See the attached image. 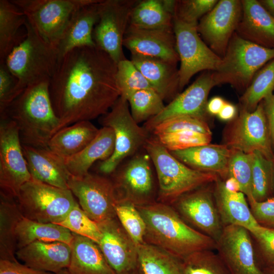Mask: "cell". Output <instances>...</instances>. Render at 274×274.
<instances>
[{
    "mask_svg": "<svg viewBox=\"0 0 274 274\" xmlns=\"http://www.w3.org/2000/svg\"><path fill=\"white\" fill-rule=\"evenodd\" d=\"M100 1L80 8L73 15L56 46L59 60L74 49L96 46L92 33L98 19L97 4Z\"/></svg>",
    "mask_w": 274,
    "mask_h": 274,
    "instance_id": "obj_27",
    "label": "cell"
},
{
    "mask_svg": "<svg viewBox=\"0 0 274 274\" xmlns=\"http://www.w3.org/2000/svg\"><path fill=\"white\" fill-rule=\"evenodd\" d=\"M197 24L186 22L173 16V30L180 61V90L198 72L216 71L221 61V58L202 40Z\"/></svg>",
    "mask_w": 274,
    "mask_h": 274,
    "instance_id": "obj_10",
    "label": "cell"
},
{
    "mask_svg": "<svg viewBox=\"0 0 274 274\" xmlns=\"http://www.w3.org/2000/svg\"><path fill=\"white\" fill-rule=\"evenodd\" d=\"M26 17L11 1L0 0V62L4 61L12 51L25 38Z\"/></svg>",
    "mask_w": 274,
    "mask_h": 274,
    "instance_id": "obj_32",
    "label": "cell"
},
{
    "mask_svg": "<svg viewBox=\"0 0 274 274\" xmlns=\"http://www.w3.org/2000/svg\"><path fill=\"white\" fill-rule=\"evenodd\" d=\"M214 196L223 226L237 225L249 231L260 226L251 211L246 195L241 191L226 188L218 177L213 183Z\"/></svg>",
    "mask_w": 274,
    "mask_h": 274,
    "instance_id": "obj_25",
    "label": "cell"
},
{
    "mask_svg": "<svg viewBox=\"0 0 274 274\" xmlns=\"http://www.w3.org/2000/svg\"><path fill=\"white\" fill-rule=\"evenodd\" d=\"M0 274H54L31 268L17 261L0 260Z\"/></svg>",
    "mask_w": 274,
    "mask_h": 274,
    "instance_id": "obj_51",
    "label": "cell"
},
{
    "mask_svg": "<svg viewBox=\"0 0 274 274\" xmlns=\"http://www.w3.org/2000/svg\"><path fill=\"white\" fill-rule=\"evenodd\" d=\"M16 256L31 268L56 274L68 267L71 247L63 242L35 241L18 249Z\"/></svg>",
    "mask_w": 274,
    "mask_h": 274,
    "instance_id": "obj_22",
    "label": "cell"
},
{
    "mask_svg": "<svg viewBox=\"0 0 274 274\" xmlns=\"http://www.w3.org/2000/svg\"><path fill=\"white\" fill-rule=\"evenodd\" d=\"M116 217L137 246L145 243L146 224L136 206L132 202L118 199Z\"/></svg>",
    "mask_w": 274,
    "mask_h": 274,
    "instance_id": "obj_41",
    "label": "cell"
},
{
    "mask_svg": "<svg viewBox=\"0 0 274 274\" xmlns=\"http://www.w3.org/2000/svg\"><path fill=\"white\" fill-rule=\"evenodd\" d=\"M274 90V59L260 68L254 75L250 85L240 98L241 108L249 112L273 93Z\"/></svg>",
    "mask_w": 274,
    "mask_h": 274,
    "instance_id": "obj_37",
    "label": "cell"
},
{
    "mask_svg": "<svg viewBox=\"0 0 274 274\" xmlns=\"http://www.w3.org/2000/svg\"><path fill=\"white\" fill-rule=\"evenodd\" d=\"M215 251L231 274H264L251 232L242 226H224L216 242Z\"/></svg>",
    "mask_w": 274,
    "mask_h": 274,
    "instance_id": "obj_17",
    "label": "cell"
},
{
    "mask_svg": "<svg viewBox=\"0 0 274 274\" xmlns=\"http://www.w3.org/2000/svg\"><path fill=\"white\" fill-rule=\"evenodd\" d=\"M127 101L131 116L138 124L157 116L165 106L162 98L153 89L139 90L131 94Z\"/></svg>",
    "mask_w": 274,
    "mask_h": 274,
    "instance_id": "obj_39",
    "label": "cell"
},
{
    "mask_svg": "<svg viewBox=\"0 0 274 274\" xmlns=\"http://www.w3.org/2000/svg\"><path fill=\"white\" fill-rule=\"evenodd\" d=\"M263 271L264 274H274V265L264 268Z\"/></svg>",
    "mask_w": 274,
    "mask_h": 274,
    "instance_id": "obj_57",
    "label": "cell"
},
{
    "mask_svg": "<svg viewBox=\"0 0 274 274\" xmlns=\"http://www.w3.org/2000/svg\"><path fill=\"white\" fill-rule=\"evenodd\" d=\"M169 151L185 150L210 144L212 135L192 131H181L152 135Z\"/></svg>",
    "mask_w": 274,
    "mask_h": 274,
    "instance_id": "obj_45",
    "label": "cell"
},
{
    "mask_svg": "<svg viewBox=\"0 0 274 274\" xmlns=\"http://www.w3.org/2000/svg\"><path fill=\"white\" fill-rule=\"evenodd\" d=\"M73 235L67 268L71 274H116L97 243L88 238Z\"/></svg>",
    "mask_w": 274,
    "mask_h": 274,
    "instance_id": "obj_30",
    "label": "cell"
},
{
    "mask_svg": "<svg viewBox=\"0 0 274 274\" xmlns=\"http://www.w3.org/2000/svg\"><path fill=\"white\" fill-rule=\"evenodd\" d=\"M137 274H184L182 260L153 245L138 246Z\"/></svg>",
    "mask_w": 274,
    "mask_h": 274,
    "instance_id": "obj_34",
    "label": "cell"
},
{
    "mask_svg": "<svg viewBox=\"0 0 274 274\" xmlns=\"http://www.w3.org/2000/svg\"><path fill=\"white\" fill-rule=\"evenodd\" d=\"M123 45L131 55L159 58L175 64L179 61L173 28L145 29L129 25Z\"/></svg>",
    "mask_w": 274,
    "mask_h": 274,
    "instance_id": "obj_21",
    "label": "cell"
},
{
    "mask_svg": "<svg viewBox=\"0 0 274 274\" xmlns=\"http://www.w3.org/2000/svg\"><path fill=\"white\" fill-rule=\"evenodd\" d=\"M138 1L100 0L98 19L93 30L96 46L106 52L117 64L126 59L123 41L132 10Z\"/></svg>",
    "mask_w": 274,
    "mask_h": 274,
    "instance_id": "obj_11",
    "label": "cell"
},
{
    "mask_svg": "<svg viewBox=\"0 0 274 274\" xmlns=\"http://www.w3.org/2000/svg\"><path fill=\"white\" fill-rule=\"evenodd\" d=\"M24 39L9 54L5 63L22 89L50 80L59 61L57 48L43 39L26 20Z\"/></svg>",
    "mask_w": 274,
    "mask_h": 274,
    "instance_id": "obj_5",
    "label": "cell"
},
{
    "mask_svg": "<svg viewBox=\"0 0 274 274\" xmlns=\"http://www.w3.org/2000/svg\"><path fill=\"white\" fill-rule=\"evenodd\" d=\"M97 224L100 231L97 244L116 273L127 274L135 270L138 246L117 217Z\"/></svg>",
    "mask_w": 274,
    "mask_h": 274,
    "instance_id": "obj_20",
    "label": "cell"
},
{
    "mask_svg": "<svg viewBox=\"0 0 274 274\" xmlns=\"http://www.w3.org/2000/svg\"><path fill=\"white\" fill-rule=\"evenodd\" d=\"M218 2L217 0L177 1L173 16L186 22L198 23V20L209 12Z\"/></svg>",
    "mask_w": 274,
    "mask_h": 274,
    "instance_id": "obj_48",
    "label": "cell"
},
{
    "mask_svg": "<svg viewBox=\"0 0 274 274\" xmlns=\"http://www.w3.org/2000/svg\"><path fill=\"white\" fill-rule=\"evenodd\" d=\"M96 0H12L46 41L56 47L73 15Z\"/></svg>",
    "mask_w": 274,
    "mask_h": 274,
    "instance_id": "obj_9",
    "label": "cell"
},
{
    "mask_svg": "<svg viewBox=\"0 0 274 274\" xmlns=\"http://www.w3.org/2000/svg\"><path fill=\"white\" fill-rule=\"evenodd\" d=\"M242 11L241 1L221 0L198 22L197 30L204 42L221 58L236 30Z\"/></svg>",
    "mask_w": 274,
    "mask_h": 274,
    "instance_id": "obj_18",
    "label": "cell"
},
{
    "mask_svg": "<svg viewBox=\"0 0 274 274\" xmlns=\"http://www.w3.org/2000/svg\"><path fill=\"white\" fill-rule=\"evenodd\" d=\"M127 274H137V273L136 272L135 270H134L131 272H129L128 273H127Z\"/></svg>",
    "mask_w": 274,
    "mask_h": 274,
    "instance_id": "obj_60",
    "label": "cell"
},
{
    "mask_svg": "<svg viewBox=\"0 0 274 274\" xmlns=\"http://www.w3.org/2000/svg\"><path fill=\"white\" fill-rule=\"evenodd\" d=\"M241 2L242 16L235 32L246 40L274 49V18L259 1Z\"/></svg>",
    "mask_w": 274,
    "mask_h": 274,
    "instance_id": "obj_24",
    "label": "cell"
},
{
    "mask_svg": "<svg viewBox=\"0 0 274 274\" xmlns=\"http://www.w3.org/2000/svg\"><path fill=\"white\" fill-rule=\"evenodd\" d=\"M117 64L116 78L120 96L127 100L131 94L139 90L153 89L131 60L126 58Z\"/></svg>",
    "mask_w": 274,
    "mask_h": 274,
    "instance_id": "obj_42",
    "label": "cell"
},
{
    "mask_svg": "<svg viewBox=\"0 0 274 274\" xmlns=\"http://www.w3.org/2000/svg\"><path fill=\"white\" fill-rule=\"evenodd\" d=\"M228 167V178H233L238 183L240 191L247 197V200L252 196V158L251 154L232 150Z\"/></svg>",
    "mask_w": 274,
    "mask_h": 274,
    "instance_id": "obj_43",
    "label": "cell"
},
{
    "mask_svg": "<svg viewBox=\"0 0 274 274\" xmlns=\"http://www.w3.org/2000/svg\"><path fill=\"white\" fill-rule=\"evenodd\" d=\"M226 101L220 96L212 98L207 105V113L211 115H217L221 110Z\"/></svg>",
    "mask_w": 274,
    "mask_h": 274,
    "instance_id": "obj_54",
    "label": "cell"
},
{
    "mask_svg": "<svg viewBox=\"0 0 274 274\" xmlns=\"http://www.w3.org/2000/svg\"><path fill=\"white\" fill-rule=\"evenodd\" d=\"M236 107L233 104L226 101L217 116L222 121H231L236 117Z\"/></svg>",
    "mask_w": 274,
    "mask_h": 274,
    "instance_id": "obj_53",
    "label": "cell"
},
{
    "mask_svg": "<svg viewBox=\"0 0 274 274\" xmlns=\"http://www.w3.org/2000/svg\"><path fill=\"white\" fill-rule=\"evenodd\" d=\"M260 267L274 265V229L259 226L250 231Z\"/></svg>",
    "mask_w": 274,
    "mask_h": 274,
    "instance_id": "obj_46",
    "label": "cell"
},
{
    "mask_svg": "<svg viewBox=\"0 0 274 274\" xmlns=\"http://www.w3.org/2000/svg\"><path fill=\"white\" fill-rule=\"evenodd\" d=\"M23 217L16 198L0 192L1 259L17 261L16 229Z\"/></svg>",
    "mask_w": 274,
    "mask_h": 274,
    "instance_id": "obj_35",
    "label": "cell"
},
{
    "mask_svg": "<svg viewBox=\"0 0 274 274\" xmlns=\"http://www.w3.org/2000/svg\"><path fill=\"white\" fill-rule=\"evenodd\" d=\"M136 207L146 224L145 242L181 260L198 251L215 250V241L191 227L173 207L154 201Z\"/></svg>",
    "mask_w": 274,
    "mask_h": 274,
    "instance_id": "obj_2",
    "label": "cell"
},
{
    "mask_svg": "<svg viewBox=\"0 0 274 274\" xmlns=\"http://www.w3.org/2000/svg\"><path fill=\"white\" fill-rule=\"evenodd\" d=\"M184 274H231L214 250L194 252L182 260Z\"/></svg>",
    "mask_w": 274,
    "mask_h": 274,
    "instance_id": "obj_40",
    "label": "cell"
},
{
    "mask_svg": "<svg viewBox=\"0 0 274 274\" xmlns=\"http://www.w3.org/2000/svg\"><path fill=\"white\" fill-rule=\"evenodd\" d=\"M263 102L271 143L274 149V93L265 98Z\"/></svg>",
    "mask_w": 274,
    "mask_h": 274,
    "instance_id": "obj_52",
    "label": "cell"
},
{
    "mask_svg": "<svg viewBox=\"0 0 274 274\" xmlns=\"http://www.w3.org/2000/svg\"><path fill=\"white\" fill-rule=\"evenodd\" d=\"M232 150L226 145L207 144L185 150L169 151L189 167L227 179L229 161Z\"/></svg>",
    "mask_w": 274,
    "mask_h": 274,
    "instance_id": "obj_26",
    "label": "cell"
},
{
    "mask_svg": "<svg viewBox=\"0 0 274 274\" xmlns=\"http://www.w3.org/2000/svg\"><path fill=\"white\" fill-rule=\"evenodd\" d=\"M115 136L112 128L102 126L94 139L82 151L64 159L71 175L81 177L89 173L91 166L96 161H105L114 152Z\"/></svg>",
    "mask_w": 274,
    "mask_h": 274,
    "instance_id": "obj_29",
    "label": "cell"
},
{
    "mask_svg": "<svg viewBox=\"0 0 274 274\" xmlns=\"http://www.w3.org/2000/svg\"><path fill=\"white\" fill-rule=\"evenodd\" d=\"M152 165L151 158L145 150L143 152L140 150L122 162L112 174L113 179L111 180L117 199L130 201L136 206L154 202Z\"/></svg>",
    "mask_w": 274,
    "mask_h": 274,
    "instance_id": "obj_14",
    "label": "cell"
},
{
    "mask_svg": "<svg viewBox=\"0 0 274 274\" xmlns=\"http://www.w3.org/2000/svg\"><path fill=\"white\" fill-rule=\"evenodd\" d=\"M151 158L157 177L158 200L172 204L183 194L214 182L217 175L198 171L174 157L154 138L150 136L144 146Z\"/></svg>",
    "mask_w": 274,
    "mask_h": 274,
    "instance_id": "obj_4",
    "label": "cell"
},
{
    "mask_svg": "<svg viewBox=\"0 0 274 274\" xmlns=\"http://www.w3.org/2000/svg\"><path fill=\"white\" fill-rule=\"evenodd\" d=\"M24 90L18 79L9 71L5 62H0V114Z\"/></svg>",
    "mask_w": 274,
    "mask_h": 274,
    "instance_id": "obj_49",
    "label": "cell"
},
{
    "mask_svg": "<svg viewBox=\"0 0 274 274\" xmlns=\"http://www.w3.org/2000/svg\"><path fill=\"white\" fill-rule=\"evenodd\" d=\"M99 129L90 121L76 122L56 132L48 147L64 159L82 151L96 136Z\"/></svg>",
    "mask_w": 274,
    "mask_h": 274,
    "instance_id": "obj_31",
    "label": "cell"
},
{
    "mask_svg": "<svg viewBox=\"0 0 274 274\" xmlns=\"http://www.w3.org/2000/svg\"><path fill=\"white\" fill-rule=\"evenodd\" d=\"M67 184L91 219L99 223L116 218L117 197L111 180L89 173L81 177L71 175Z\"/></svg>",
    "mask_w": 274,
    "mask_h": 274,
    "instance_id": "obj_15",
    "label": "cell"
},
{
    "mask_svg": "<svg viewBox=\"0 0 274 274\" xmlns=\"http://www.w3.org/2000/svg\"><path fill=\"white\" fill-rule=\"evenodd\" d=\"M117 64L96 46L74 49L59 60L49 93L59 129L107 113L121 96Z\"/></svg>",
    "mask_w": 274,
    "mask_h": 274,
    "instance_id": "obj_1",
    "label": "cell"
},
{
    "mask_svg": "<svg viewBox=\"0 0 274 274\" xmlns=\"http://www.w3.org/2000/svg\"><path fill=\"white\" fill-rule=\"evenodd\" d=\"M57 224L73 233L88 238L97 244L99 241L100 231L98 224L88 216L78 202Z\"/></svg>",
    "mask_w": 274,
    "mask_h": 274,
    "instance_id": "obj_44",
    "label": "cell"
},
{
    "mask_svg": "<svg viewBox=\"0 0 274 274\" xmlns=\"http://www.w3.org/2000/svg\"><path fill=\"white\" fill-rule=\"evenodd\" d=\"M251 155L252 199L263 201L273 197L274 161L268 159L258 151H255Z\"/></svg>",
    "mask_w": 274,
    "mask_h": 274,
    "instance_id": "obj_38",
    "label": "cell"
},
{
    "mask_svg": "<svg viewBox=\"0 0 274 274\" xmlns=\"http://www.w3.org/2000/svg\"><path fill=\"white\" fill-rule=\"evenodd\" d=\"M23 153L32 179L56 187L68 189L71 176L63 158L48 148L22 145Z\"/></svg>",
    "mask_w": 274,
    "mask_h": 274,
    "instance_id": "obj_23",
    "label": "cell"
},
{
    "mask_svg": "<svg viewBox=\"0 0 274 274\" xmlns=\"http://www.w3.org/2000/svg\"><path fill=\"white\" fill-rule=\"evenodd\" d=\"M74 235L67 229L55 223H42L24 217L16 229L17 250L33 242H60L71 245Z\"/></svg>",
    "mask_w": 274,
    "mask_h": 274,
    "instance_id": "obj_33",
    "label": "cell"
},
{
    "mask_svg": "<svg viewBox=\"0 0 274 274\" xmlns=\"http://www.w3.org/2000/svg\"><path fill=\"white\" fill-rule=\"evenodd\" d=\"M272 195H273V197H274V167H273V180H272Z\"/></svg>",
    "mask_w": 274,
    "mask_h": 274,
    "instance_id": "obj_59",
    "label": "cell"
},
{
    "mask_svg": "<svg viewBox=\"0 0 274 274\" xmlns=\"http://www.w3.org/2000/svg\"><path fill=\"white\" fill-rule=\"evenodd\" d=\"M16 199L24 217L57 224L77 202L69 189L56 187L32 179L22 186Z\"/></svg>",
    "mask_w": 274,
    "mask_h": 274,
    "instance_id": "obj_8",
    "label": "cell"
},
{
    "mask_svg": "<svg viewBox=\"0 0 274 274\" xmlns=\"http://www.w3.org/2000/svg\"><path fill=\"white\" fill-rule=\"evenodd\" d=\"M32 179L15 123L6 116L0 122V192L16 198Z\"/></svg>",
    "mask_w": 274,
    "mask_h": 274,
    "instance_id": "obj_13",
    "label": "cell"
},
{
    "mask_svg": "<svg viewBox=\"0 0 274 274\" xmlns=\"http://www.w3.org/2000/svg\"><path fill=\"white\" fill-rule=\"evenodd\" d=\"M225 186L232 191H240V187L237 182L233 178H228L224 181Z\"/></svg>",
    "mask_w": 274,
    "mask_h": 274,
    "instance_id": "obj_55",
    "label": "cell"
},
{
    "mask_svg": "<svg viewBox=\"0 0 274 274\" xmlns=\"http://www.w3.org/2000/svg\"><path fill=\"white\" fill-rule=\"evenodd\" d=\"M273 59L274 49L246 40L235 32L218 67L212 72L214 80L216 85L229 84L245 91L255 74Z\"/></svg>",
    "mask_w": 274,
    "mask_h": 274,
    "instance_id": "obj_6",
    "label": "cell"
},
{
    "mask_svg": "<svg viewBox=\"0 0 274 274\" xmlns=\"http://www.w3.org/2000/svg\"><path fill=\"white\" fill-rule=\"evenodd\" d=\"M100 123L102 126L112 128L115 133L113 153L108 159L100 161L98 166L101 174L111 175L124 160L143 149L150 137L149 132L134 121L127 100L121 96L101 117Z\"/></svg>",
    "mask_w": 274,
    "mask_h": 274,
    "instance_id": "obj_7",
    "label": "cell"
},
{
    "mask_svg": "<svg viewBox=\"0 0 274 274\" xmlns=\"http://www.w3.org/2000/svg\"><path fill=\"white\" fill-rule=\"evenodd\" d=\"M181 131H192L212 135L210 127L204 119L188 116L168 119L155 126L151 132L155 135Z\"/></svg>",
    "mask_w": 274,
    "mask_h": 274,
    "instance_id": "obj_47",
    "label": "cell"
},
{
    "mask_svg": "<svg viewBox=\"0 0 274 274\" xmlns=\"http://www.w3.org/2000/svg\"><path fill=\"white\" fill-rule=\"evenodd\" d=\"M224 138L225 145L231 150L247 154L258 151L268 159L274 161L262 101L252 112L241 109L239 115L227 126Z\"/></svg>",
    "mask_w": 274,
    "mask_h": 274,
    "instance_id": "obj_12",
    "label": "cell"
},
{
    "mask_svg": "<svg viewBox=\"0 0 274 274\" xmlns=\"http://www.w3.org/2000/svg\"><path fill=\"white\" fill-rule=\"evenodd\" d=\"M130 60L163 101H170L179 94L177 64L159 58L134 55H131Z\"/></svg>",
    "mask_w": 274,
    "mask_h": 274,
    "instance_id": "obj_28",
    "label": "cell"
},
{
    "mask_svg": "<svg viewBox=\"0 0 274 274\" xmlns=\"http://www.w3.org/2000/svg\"><path fill=\"white\" fill-rule=\"evenodd\" d=\"M248 201L257 223L263 227L274 229V197L260 202L253 199Z\"/></svg>",
    "mask_w": 274,
    "mask_h": 274,
    "instance_id": "obj_50",
    "label": "cell"
},
{
    "mask_svg": "<svg viewBox=\"0 0 274 274\" xmlns=\"http://www.w3.org/2000/svg\"><path fill=\"white\" fill-rule=\"evenodd\" d=\"M49 80L27 86L0 114L15 123L22 145L48 148L50 140L59 130L60 120L50 96Z\"/></svg>",
    "mask_w": 274,
    "mask_h": 274,
    "instance_id": "obj_3",
    "label": "cell"
},
{
    "mask_svg": "<svg viewBox=\"0 0 274 274\" xmlns=\"http://www.w3.org/2000/svg\"><path fill=\"white\" fill-rule=\"evenodd\" d=\"M56 274H71L67 269H63Z\"/></svg>",
    "mask_w": 274,
    "mask_h": 274,
    "instance_id": "obj_58",
    "label": "cell"
},
{
    "mask_svg": "<svg viewBox=\"0 0 274 274\" xmlns=\"http://www.w3.org/2000/svg\"><path fill=\"white\" fill-rule=\"evenodd\" d=\"M216 84L212 72L205 71L183 92L178 94L157 116L145 123L149 132L160 123L173 117L188 116L205 120L208 97Z\"/></svg>",
    "mask_w": 274,
    "mask_h": 274,
    "instance_id": "obj_19",
    "label": "cell"
},
{
    "mask_svg": "<svg viewBox=\"0 0 274 274\" xmlns=\"http://www.w3.org/2000/svg\"><path fill=\"white\" fill-rule=\"evenodd\" d=\"M211 184L183 194L172 204L188 224L216 242L224 226L216 204L213 187L210 186Z\"/></svg>",
    "mask_w": 274,
    "mask_h": 274,
    "instance_id": "obj_16",
    "label": "cell"
},
{
    "mask_svg": "<svg viewBox=\"0 0 274 274\" xmlns=\"http://www.w3.org/2000/svg\"><path fill=\"white\" fill-rule=\"evenodd\" d=\"M173 15L165 0L138 1L129 25L145 29L173 28Z\"/></svg>",
    "mask_w": 274,
    "mask_h": 274,
    "instance_id": "obj_36",
    "label": "cell"
},
{
    "mask_svg": "<svg viewBox=\"0 0 274 274\" xmlns=\"http://www.w3.org/2000/svg\"><path fill=\"white\" fill-rule=\"evenodd\" d=\"M260 4L274 18V0H260Z\"/></svg>",
    "mask_w": 274,
    "mask_h": 274,
    "instance_id": "obj_56",
    "label": "cell"
}]
</instances>
